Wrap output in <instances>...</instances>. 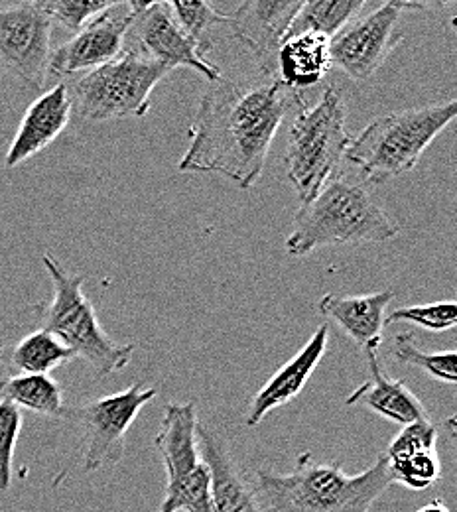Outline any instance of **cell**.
<instances>
[{"label": "cell", "instance_id": "1f68e13d", "mask_svg": "<svg viewBox=\"0 0 457 512\" xmlns=\"http://www.w3.org/2000/svg\"><path fill=\"white\" fill-rule=\"evenodd\" d=\"M2 355H4V343L0 341V357H2Z\"/></svg>", "mask_w": 457, "mask_h": 512}, {"label": "cell", "instance_id": "277c9868", "mask_svg": "<svg viewBox=\"0 0 457 512\" xmlns=\"http://www.w3.org/2000/svg\"><path fill=\"white\" fill-rule=\"evenodd\" d=\"M456 117V99L379 117L351 138L345 158L363 172L367 182L387 184L410 174Z\"/></svg>", "mask_w": 457, "mask_h": 512}, {"label": "cell", "instance_id": "5b68a950", "mask_svg": "<svg viewBox=\"0 0 457 512\" xmlns=\"http://www.w3.org/2000/svg\"><path fill=\"white\" fill-rule=\"evenodd\" d=\"M42 264L52 278L54 296L46 304L34 306L40 329L56 335L62 343L91 365L97 377L121 373L129 367L134 343H117L99 323L91 300L83 294L85 276L69 274L50 253L42 255Z\"/></svg>", "mask_w": 457, "mask_h": 512}, {"label": "cell", "instance_id": "603a6c76", "mask_svg": "<svg viewBox=\"0 0 457 512\" xmlns=\"http://www.w3.org/2000/svg\"><path fill=\"white\" fill-rule=\"evenodd\" d=\"M365 0H310L302 2L288 36L316 34L326 40L337 36L363 8ZM286 36V38H288Z\"/></svg>", "mask_w": 457, "mask_h": 512}, {"label": "cell", "instance_id": "f1b7e54d", "mask_svg": "<svg viewBox=\"0 0 457 512\" xmlns=\"http://www.w3.org/2000/svg\"><path fill=\"white\" fill-rule=\"evenodd\" d=\"M22 424V410L0 400V493L8 491L12 483V459Z\"/></svg>", "mask_w": 457, "mask_h": 512}, {"label": "cell", "instance_id": "ffe728a7", "mask_svg": "<svg viewBox=\"0 0 457 512\" xmlns=\"http://www.w3.org/2000/svg\"><path fill=\"white\" fill-rule=\"evenodd\" d=\"M329 69V40L322 36H288L278 50L276 79L294 93H300L320 83L329 73Z\"/></svg>", "mask_w": 457, "mask_h": 512}, {"label": "cell", "instance_id": "6da1fadb", "mask_svg": "<svg viewBox=\"0 0 457 512\" xmlns=\"http://www.w3.org/2000/svg\"><path fill=\"white\" fill-rule=\"evenodd\" d=\"M302 103L300 93L278 79L253 85L221 77L199 101L180 172L221 174L241 190H253L278 128Z\"/></svg>", "mask_w": 457, "mask_h": 512}, {"label": "cell", "instance_id": "4dcf8cb0", "mask_svg": "<svg viewBox=\"0 0 457 512\" xmlns=\"http://www.w3.org/2000/svg\"><path fill=\"white\" fill-rule=\"evenodd\" d=\"M418 512H450V509L446 507V503L444 501H432L430 505H426L424 509H420Z\"/></svg>", "mask_w": 457, "mask_h": 512}, {"label": "cell", "instance_id": "8fae6325", "mask_svg": "<svg viewBox=\"0 0 457 512\" xmlns=\"http://www.w3.org/2000/svg\"><path fill=\"white\" fill-rule=\"evenodd\" d=\"M400 14V2H387L371 14L349 22L329 40L331 67H337L353 81L371 79L404 38L398 28Z\"/></svg>", "mask_w": 457, "mask_h": 512}, {"label": "cell", "instance_id": "ba28073f", "mask_svg": "<svg viewBox=\"0 0 457 512\" xmlns=\"http://www.w3.org/2000/svg\"><path fill=\"white\" fill-rule=\"evenodd\" d=\"M196 404H168L154 444L166 467V495L158 512H215L211 473L197 444Z\"/></svg>", "mask_w": 457, "mask_h": 512}, {"label": "cell", "instance_id": "484cf974", "mask_svg": "<svg viewBox=\"0 0 457 512\" xmlns=\"http://www.w3.org/2000/svg\"><path fill=\"white\" fill-rule=\"evenodd\" d=\"M387 465H389L392 483H398L410 491L430 489L442 477V463H440L438 451H426V453H414L408 457L387 459Z\"/></svg>", "mask_w": 457, "mask_h": 512}, {"label": "cell", "instance_id": "4fadbf2b", "mask_svg": "<svg viewBox=\"0 0 457 512\" xmlns=\"http://www.w3.org/2000/svg\"><path fill=\"white\" fill-rule=\"evenodd\" d=\"M132 20L134 12L129 2L113 4L73 34L66 44L52 50L48 75L73 77L111 64L125 52Z\"/></svg>", "mask_w": 457, "mask_h": 512}, {"label": "cell", "instance_id": "e0dca14e", "mask_svg": "<svg viewBox=\"0 0 457 512\" xmlns=\"http://www.w3.org/2000/svg\"><path fill=\"white\" fill-rule=\"evenodd\" d=\"M392 300V290L361 296L326 294L320 300L318 310L327 320L333 321L361 349L363 355H377L383 343L387 308Z\"/></svg>", "mask_w": 457, "mask_h": 512}, {"label": "cell", "instance_id": "83f0119b", "mask_svg": "<svg viewBox=\"0 0 457 512\" xmlns=\"http://www.w3.org/2000/svg\"><path fill=\"white\" fill-rule=\"evenodd\" d=\"M414 323L422 329L434 331V333H444L450 331L457 325V306L456 302H436V304H426V306H404L394 310L391 316H387L385 325L391 323Z\"/></svg>", "mask_w": 457, "mask_h": 512}, {"label": "cell", "instance_id": "5bb4252c", "mask_svg": "<svg viewBox=\"0 0 457 512\" xmlns=\"http://www.w3.org/2000/svg\"><path fill=\"white\" fill-rule=\"evenodd\" d=\"M304 0H245L231 16L227 26L257 60L262 75L276 79V58L288 30Z\"/></svg>", "mask_w": 457, "mask_h": 512}, {"label": "cell", "instance_id": "9c48e42d", "mask_svg": "<svg viewBox=\"0 0 457 512\" xmlns=\"http://www.w3.org/2000/svg\"><path fill=\"white\" fill-rule=\"evenodd\" d=\"M154 386L132 383L121 392L107 394L83 406L66 408L64 418L79 424L85 432L83 471L95 473L123 459L127 434L140 410L156 398Z\"/></svg>", "mask_w": 457, "mask_h": 512}, {"label": "cell", "instance_id": "7402d4cb", "mask_svg": "<svg viewBox=\"0 0 457 512\" xmlns=\"http://www.w3.org/2000/svg\"><path fill=\"white\" fill-rule=\"evenodd\" d=\"M71 359H75V353L66 343L44 329H36L12 347L10 367L16 375H50Z\"/></svg>", "mask_w": 457, "mask_h": 512}, {"label": "cell", "instance_id": "d6986e66", "mask_svg": "<svg viewBox=\"0 0 457 512\" xmlns=\"http://www.w3.org/2000/svg\"><path fill=\"white\" fill-rule=\"evenodd\" d=\"M369 361V371L371 379L367 383L361 384L347 396L349 406H363L369 408L371 412L391 420L398 426H410L420 420H428L426 408L420 402V398L402 383L391 379L377 355H365Z\"/></svg>", "mask_w": 457, "mask_h": 512}, {"label": "cell", "instance_id": "3957f363", "mask_svg": "<svg viewBox=\"0 0 457 512\" xmlns=\"http://www.w3.org/2000/svg\"><path fill=\"white\" fill-rule=\"evenodd\" d=\"M398 235L400 227L363 184L333 178L298 209L284 247L288 255L306 256L335 245L387 243Z\"/></svg>", "mask_w": 457, "mask_h": 512}, {"label": "cell", "instance_id": "9a60e30c", "mask_svg": "<svg viewBox=\"0 0 457 512\" xmlns=\"http://www.w3.org/2000/svg\"><path fill=\"white\" fill-rule=\"evenodd\" d=\"M71 115L73 103L67 83H56L26 109L8 146L4 158L6 168H16L48 148L66 130Z\"/></svg>", "mask_w": 457, "mask_h": 512}, {"label": "cell", "instance_id": "30bf717a", "mask_svg": "<svg viewBox=\"0 0 457 512\" xmlns=\"http://www.w3.org/2000/svg\"><path fill=\"white\" fill-rule=\"evenodd\" d=\"M52 56V20L40 2L0 8V69L28 89H42Z\"/></svg>", "mask_w": 457, "mask_h": 512}, {"label": "cell", "instance_id": "f546056e", "mask_svg": "<svg viewBox=\"0 0 457 512\" xmlns=\"http://www.w3.org/2000/svg\"><path fill=\"white\" fill-rule=\"evenodd\" d=\"M438 446V428L430 420H420L410 426H404L398 436L392 438L385 457L387 459H398L408 457L414 453H426L436 451Z\"/></svg>", "mask_w": 457, "mask_h": 512}, {"label": "cell", "instance_id": "cb8c5ba5", "mask_svg": "<svg viewBox=\"0 0 457 512\" xmlns=\"http://www.w3.org/2000/svg\"><path fill=\"white\" fill-rule=\"evenodd\" d=\"M392 357L408 367L422 371L438 383H457V357L454 349L442 353H424L412 333H400L394 339Z\"/></svg>", "mask_w": 457, "mask_h": 512}, {"label": "cell", "instance_id": "4316f807", "mask_svg": "<svg viewBox=\"0 0 457 512\" xmlns=\"http://www.w3.org/2000/svg\"><path fill=\"white\" fill-rule=\"evenodd\" d=\"M117 2H101V0H42L40 6L52 24H60L67 32L77 34L85 24H89L95 16L109 10Z\"/></svg>", "mask_w": 457, "mask_h": 512}, {"label": "cell", "instance_id": "ac0fdd59", "mask_svg": "<svg viewBox=\"0 0 457 512\" xmlns=\"http://www.w3.org/2000/svg\"><path fill=\"white\" fill-rule=\"evenodd\" d=\"M197 444L211 473L215 512H264L255 491L243 479L227 446L205 426H197Z\"/></svg>", "mask_w": 457, "mask_h": 512}, {"label": "cell", "instance_id": "7a4b0ae2", "mask_svg": "<svg viewBox=\"0 0 457 512\" xmlns=\"http://www.w3.org/2000/svg\"><path fill=\"white\" fill-rule=\"evenodd\" d=\"M391 485L385 455L347 475L339 461L320 463L306 451L290 473L261 469L253 491L264 512H369Z\"/></svg>", "mask_w": 457, "mask_h": 512}, {"label": "cell", "instance_id": "d4e9b609", "mask_svg": "<svg viewBox=\"0 0 457 512\" xmlns=\"http://www.w3.org/2000/svg\"><path fill=\"white\" fill-rule=\"evenodd\" d=\"M168 4L182 32L196 46L199 56L205 58V54L213 50L211 30L221 24L227 26V16L219 14L209 2H168Z\"/></svg>", "mask_w": 457, "mask_h": 512}, {"label": "cell", "instance_id": "2e32d148", "mask_svg": "<svg viewBox=\"0 0 457 512\" xmlns=\"http://www.w3.org/2000/svg\"><path fill=\"white\" fill-rule=\"evenodd\" d=\"M327 343L329 325L322 323L308 339V343L290 361H286L255 394L249 406V414L245 418L247 426H259L266 414L280 406H286L302 394L304 386L312 379L326 355Z\"/></svg>", "mask_w": 457, "mask_h": 512}, {"label": "cell", "instance_id": "44dd1931", "mask_svg": "<svg viewBox=\"0 0 457 512\" xmlns=\"http://www.w3.org/2000/svg\"><path fill=\"white\" fill-rule=\"evenodd\" d=\"M0 400L48 418H64V390L50 375H12L0 381Z\"/></svg>", "mask_w": 457, "mask_h": 512}, {"label": "cell", "instance_id": "8992f818", "mask_svg": "<svg viewBox=\"0 0 457 512\" xmlns=\"http://www.w3.org/2000/svg\"><path fill=\"white\" fill-rule=\"evenodd\" d=\"M351 144L341 89L329 85L314 107L300 105L288 130L284 168L300 203L312 201L345 160Z\"/></svg>", "mask_w": 457, "mask_h": 512}, {"label": "cell", "instance_id": "7c38bea8", "mask_svg": "<svg viewBox=\"0 0 457 512\" xmlns=\"http://www.w3.org/2000/svg\"><path fill=\"white\" fill-rule=\"evenodd\" d=\"M134 12L125 50H136L156 64L168 67H190L201 73L211 83L223 77L217 65L209 64L199 56L196 46L182 32L168 2H129Z\"/></svg>", "mask_w": 457, "mask_h": 512}, {"label": "cell", "instance_id": "52a82bcc", "mask_svg": "<svg viewBox=\"0 0 457 512\" xmlns=\"http://www.w3.org/2000/svg\"><path fill=\"white\" fill-rule=\"evenodd\" d=\"M168 73V67L140 52L125 50L117 60L85 73L67 89L73 109L83 121L146 117L152 107V93Z\"/></svg>", "mask_w": 457, "mask_h": 512}]
</instances>
